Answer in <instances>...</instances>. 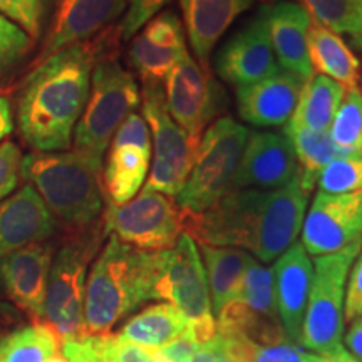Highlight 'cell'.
Segmentation results:
<instances>
[{
    "mask_svg": "<svg viewBox=\"0 0 362 362\" xmlns=\"http://www.w3.org/2000/svg\"><path fill=\"white\" fill-rule=\"evenodd\" d=\"M317 187L324 193H362V151L334 160L320 173Z\"/></svg>",
    "mask_w": 362,
    "mask_h": 362,
    "instance_id": "836d02e7",
    "label": "cell"
},
{
    "mask_svg": "<svg viewBox=\"0 0 362 362\" xmlns=\"http://www.w3.org/2000/svg\"><path fill=\"white\" fill-rule=\"evenodd\" d=\"M101 42L86 40L34 66L17 99V129L33 151H67L83 116Z\"/></svg>",
    "mask_w": 362,
    "mask_h": 362,
    "instance_id": "7a4b0ae2",
    "label": "cell"
},
{
    "mask_svg": "<svg viewBox=\"0 0 362 362\" xmlns=\"http://www.w3.org/2000/svg\"><path fill=\"white\" fill-rule=\"evenodd\" d=\"M253 344L238 337L216 332L210 341L203 342L187 362H248Z\"/></svg>",
    "mask_w": 362,
    "mask_h": 362,
    "instance_id": "d590c367",
    "label": "cell"
},
{
    "mask_svg": "<svg viewBox=\"0 0 362 362\" xmlns=\"http://www.w3.org/2000/svg\"><path fill=\"white\" fill-rule=\"evenodd\" d=\"M59 334L44 320L13 330L0 341V362H49L61 352Z\"/></svg>",
    "mask_w": 362,
    "mask_h": 362,
    "instance_id": "4dcf8cb0",
    "label": "cell"
},
{
    "mask_svg": "<svg viewBox=\"0 0 362 362\" xmlns=\"http://www.w3.org/2000/svg\"><path fill=\"white\" fill-rule=\"evenodd\" d=\"M280 69L260 13L230 39L216 57L218 76L235 88L259 83Z\"/></svg>",
    "mask_w": 362,
    "mask_h": 362,
    "instance_id": "ffe728a7",
    "label": "cell"
},
{
    "mask_svg": "<svg viewBox=\"0 0 362 362\" xmlns=\"http://www.w3.org/2000/svg\"><path fill=\"white\" fill-rule=\"evenodd\" d=\"M200 346L202 342L194 336L193 330L188 329L178 339H175L173 342H170L168 346L160 349V352L168 362H187Z\"/></svg>",
    "mask_w": 362,
    "mask_h": 362,
    "instance_id": "60d3db41",
    "label": "cell"
},
{
    "mask_svg": "<svg viewBox=\"0 0 362 362\" xmlns=\"http://www.w3.org/2000/svg\"><path fill=\"white\" fill-rule=\"evenodd\" d=\"M141 116L151 134V168L143 189L176 198L187 183L200 141L189 138L170 116L163 83H143Z\"/></svg>",
    "mask_w": 362,
    "mask_h": 362,
    "instance_id": "30bf717a",
    "label": "cell"
},
{
    "mask_svg": "<svg viewBox=\"0 0 362 362\" xmlns=\"http://www.w3.org/2000/svg\"><path fill=\"white\" fill-rule=\"evenodd\" d=\"M49 362H67V361L64 359V356H62V354H61V352H59V354H57V356H54V357H52V359H51V361H49Z\"/></svg>",
    "mask_w": 362,
    "mask_h": 362,
    "instance_id": "bcb514c9",
    "label": "cell"
},
{
    "mask_svg": "<svg viewBox=\"0 0 362 362\" xmlns=\"http://www.w3.org/2000/svg\"><path fill=\"white\" fill-rule=\"evenodd\" d=\"M151 168V134L139 112L119 126L107 148L103 168V193L106 205L119 206L133 200L146 183Z\"/></svg>",
    "mask_w": 362,
    "mask_h": 362,
    "instance_id": "4fadbf2b",
    "label": "cell"
},
{
    "mask_svg": "<svg viewBox=\"0 0 362 362\" xmlns=\"http://www.w3.org/2000/svg\"><path fill=\"white\" fill-rule=\"evenodd\" d=\"M257 0H180L183 27L198 64L208 67L211 52L228 27Z\"/></svg>",
    "mask_w": 362,
    "mask_h": 362,
    "instance_id": "d4e9b609",
    "label": "cell"
},
{
    "mask_svg": "<svg viewBox=\"0 0 362 362\" xmlns=\"http://www.w3.org/2000/svg\"><path fill=\"white\" fill-rule=\"evenodd\" d=\"M250 129L232 117H218L203 133L185 187L175 198L183 210L200 214L232 189Z\"/></svg>",
    "mask_w": 362,
    "mask_h": 362,
    "instance_id": "ba28073f",
    "label": "cell"
},
{
    "mask_svg": "<svg viewBox=\"0 0 362 362\" xmlns=\"http://www.w3.org/2000/svg\"><path fill=\"white\" fill-rule=\"evenodd\" d=\"M54 255L52 243L40 242L0 259V287L4 293L35 320H44Z\"/></svg>",
    "mask_w": 362,
    "mask_h": 362,
    "instance_id": "d6986e66",
    "label": "cell"
},
{
    "mask_svg": "<svg viewBox=\"0 0 362 362\" xmlns=\"http://www.w3.org/2000/svg\"><path fill=\"white\" fill-rule=\"evenodd\" d=\"M187 54L183 22L173 11H163L131 39L128 57L143 83H163Z\"/></svg>",
    "mask_w": 362,
    "mask_h": 362,
    "instance_id": "ac0fdd59",
    "label": "cell"
},
{
    "mask_svg": "<svg viewBox=\"0 0 362 362\" xmlns=\"http://www.w3.org/2000/svg\"><path fill=\"white\" fill-rule=\"evenodd\" d=\"M188 329L185 317L173 305L161 302L144 307L138 314L129 317L116 336L146 349L160 351Z\"/></svg>",
    "mask_w": 362,
    "mask_h": 362,
    "instance_id": "83f0119b",
    "label": "cell"
},
{
    "mask_svg": "<svg viewBox=\"0 0 362 362\" xmlns=\"http://www.w3.org/2000/svg\"><path fill=\"white\" fill-rule=\"evenodd\" d=\"M200 257L205 269L214 315L228 304L237 293L240 282L253 257L245 250L232 247L200 245Z\"/></svg>",
    "mask_w": 362,
    "mask_h": 362,
    "instance_id": "4316f807",
    "label": "cell"
},
{
    "mask_svg": "<svg viewBox=\"0 0 362 362\" xmlns=\"http://www.w3.org/2000/svg\"><path fill=\"white\" fill-rule=\"evenodd\" d=\"M282 133L287 136L296 153L302 187L312 193L320 173L344 153L334 144L329 131H312L285 124Z\"/></svg>",
    "mask_w": 362,
    "mask_h": 362,
    "instance_id": "f546056e",
    "label": "cell"
},
{
    "mask_svg": "<svg viewBox=\"0 0 362 362\" xmlns=\"http://www.w3.org/2000/svg\"><path fill=\"white\" fill-rule=\"evenodd\" d=\"M305 81L280 69L269 78L237 88L238 115L257 128H279L291 121Z\"/></svg>",
    "mask_w": 362,
    "mask_h": 362,
    "instance_id": "603a6c76",
    "label": "cell"
},
{
    "mask_svg": "<svg viewBox=\"0 0 362 362\" xmlns=\"http://www.w3.org/2000/svg\"><path fill=\"white\" fill-rule=\"evenodd\" d=\"M126 7L128 0H56L51 24L34 66L71 45L90 40L123 16Z\"/></svg>",
    "mask_w": 362,
    "mask_h": 362,
    "instance_id": "e0dca14e",
    "label": "cell"
},
{
    "mask_svg": "<svg viewBox=\"0 0 362 362\" xmlns=\"http://www.w3.org/2000/svg\"><path fill=\"white\" fill-rule=\"evenodd\" d=\"M309 200L300 178L280 189H230L200 214L181 208L183 230L200 245L240 248L270 264L297 242Z\"/></svg>",
    "mask_w": 362,
    "mask_h": 362,
    "instance_id": "6da1fadb",
    "label": "cell"
},
{
    "mask_svg": "<svg viewBox=\"0 0 362 362\" xmlns=\"http://www.w3.org/2000/svg\"><path fill=\"white\" fill-rule=\"evenodd\" d=\"M309 13L317 24L327 27L336 34L357 33V6L359 0H291Z\"/></svg>",
    "mask_w": 362,
    "mask_h": 362,
    "instance_id": "d6a6232c",
    "label": "cell"
},
{
    "mask_svg": "<svg viewBox=\"0 0 362 362\" xmlns=\"http://www.w3.org/2000/svg\"><path fill=\"white\" fill-rule=\"evenodd\" d=\"M57 228L40 194L30 183L0 202V259L34 243L47 242Z\"/></svg>",
    "mask_w": 362,
    "mask_h": 362,
    "instance_id": "7402d4cb",
    "label": "cell"
},
{
    "mask_svg": "<svg viewBox=\"0 0 362 362\" xmlns=\"http://www.w3.org/2000/svg\"><path fill=\"white\" fill-rule=\"evenodd\" d=\"M163 89L175 123L189 138L200 141L208 124L223 107L220 86L211 78L210 69L202 67L188 52L163 81Z\"/></svg>",
    "mask_w": 362,
    "mask_h": 362,
    "instance_id": "5bb4252c",
    "label": "cell"
},
{
    "mask_svg": "<svg viewBox=\"0 0 362 362\" xmlns=\"http://www.w3.org/2000/svg\"><path fill=\"white\" fill-rule=\"evenodd\" d=\"M307 51L314 74L336 81L344 89H359L361 59L352 52L342 35L310 21L307 30Z\"/></svg>",
    "mask_w": 362,
    "mask_h": 362,
    "instance_id": "484cf974",
    "label": "cell"
},
{
    "mask_svg": "<svg viewBox=\"0 0 362 362\" xmlns=\"http://www.w3.org/2000/svg\"><path fill=\"white\" fill-rule=\"evenodd\" d=\"M336 146L346 153L362 151V93L361 89H349L344 94L329 129Z\"/></svg>",
    "mask_w": 362,
    "mask_h": 362,
    "instance_id": "1f68e13d",
    "label": "cell"
},
{
    "mask_svg": "<svg viewBox=\"0 0 362 362\" xmlns=\"http://www.w3.org/2000/svg\"><path fill=\"white\" fill-rule=\"evenodd\" d=\"M346 89L325 76L314 74L302 86L296 111L288 126L312 131H329Z\"/></svg>",
    "mask_w": 362,
    "mask_h": 362,
    "instance_id": "f1b7e54d",
    "label": "cell"
},
{
    "mask_svg": "<svg viewBox=\"0 0 362 362\" xmlns=\"http://www.w3.org/2000/svg\"><path fill=\"white\" fill-rule=\"evenodd\" d=\"M361 66H362V61H361ZM359 89H361V93H362V67H361V83H359Z\"/></svg>",
    "mask_w": 362,
    "mask_h": 362,
    "instance_id": "7dc6e473",
    "label": "cell"
},
{
    "mask_svg": "<svg viewBox=\"0 0 362 362\" xmlns=\"http://www.w3.org/2000/svg\"><path fill=\"white\" fill-rule=\"evenodd\" d=\"M259 13L279 66L304 81L314 76L307 51V30L312 21L309 13L291 0L264 6Z\"/></svg>",
    "mask_w": 362,
    "mask_h": 362,
    "instance_id": "cb8c5ba5",
    "label": "cell"
},
{
    "mask_svg": "<svg viewBox=\"0 0 362 362\" xmlns=\"http://www.w3.org/2000/svg\"><path fill=\"white\" fill-rule=\"evenodd\" d=\"M362 238V193L317 192L300 230V243L312 257L336 253Z\"/></svg>",
    "mask_w": 362,
    "mask_h": 362,
    "instance_id": "9a60e30c",
    "label": "cell"
},
{
    "mask_svg": "<svg viewBox=\"0 0 362 362\" xmlns=\"http://www.w3.org/2000/svg\"><path fill=\"white\" fill-rule=\"evenodd\" d=\"M141 106V89L134 76L115 57H101L90 76V90L84 112L76 126V151L103 163L112 136Z\"/></svg>",
    "mask_w": 362,
    "mask_h": 362,
    "instance_id": "8992f818",
    "label": "cell"
},
{
    "mask_svg": "<svg viewBox=\"0 0 362 362\" xmlns=\"http://www.w3.org/2000/svg\"><path fill=\"white\" fill-rule=\"evenodd\" d=\"M272 274L280 324L288 341L300 344L302 325L314 275V262L310 260L304 245L296 242L275 260Z\"/></svg>",
    "mask_w": 362,
    "mask_h": 362,
    "instance_id": "44dd1931",
    "label": "cell"
},
{
    "mask_svg": "<svg viewBox=\"0 0 362 362\" xmlns=\"http://www.w3.org/2000/svg\"><path fill=\"white\" fill-rule=\"evenodd\" d=\"M171 0H128L124 17L121 24L117 25L119 39L128 42L134 37L153 17L163 12Z\"/></svg>",
    "mask_w": 362,
    "mask_h": 362,
    "instance_id": "74e56055",
    "label": "cell"
},
{
    "mask_svg": "<svg viewBox=\"0 0 362 362\" xmlns=\"http://www.w3.org/2000/svg\"><path fill=\"white\" fill-rule=\"evenodd\" d=\"M354 40L362 47V0H359V6H357V33Z\"/></svg>",
    "mask_w": 362,
    "mask_h": 362,
    "instance_id": "f6af8a7d",
    "label": "cell"
},
{
    "mask_svg": "<svg viewBox=\"0 0 362 362\" xmlns=\"http://www.w3.org/2000/svg\"><path fill=\"white\" fill-rule=\"evenodd\" d=\"M153 300L173 305L202 344L216 334L205 269L197 242L183 233L171 250L160 252Z\"/></svg>",
    "mask_w": 362,
    "mask_h": 362,
    "instance_id": "9c48e42d",
    "label": "cell"
},
{
    "mask_svg": "<svg viewBox=\"0 0 362 362\" xmlns=\"http://www.w3.org/2000/svg\"><path fill=\"white\" fill-rule=\"evenodd\" d=\"M49 2L51 0H0V13L35 42L44 29Z\"/></svg>",
    "mask_w": 362,
    "mask_h": 362,
    "instance_id": "e575fe53",
    "label": "cell"
},
{
    "mask_svg": "<svg viewBox=\"0 0 362 362\" xmlns=\"http://www.w3.org/2000/svg\"><path fill=\"white\" fill-rule=\"evenodd\" d=\"M344 342H346L347 351L357 361L362 362V317H357L356 320H352L349 330L344 336Z\"/></svg>",
    "mask_w": 362,
    "mask_h": 362,
    "instance_id": "b9f144b4",
    "label": "cell"
},
{
    "mask_svg": "<svg viewBox=\"0 0 362 362\" xmlns=\"http://www.w3.org/2000/svg\"><path fill=\"white\" fill-rule=\"evenodd\" d=\"M13 131V116L11 101L6 96H0V143Z\"/></svg>",
    "mask_w": 362,
    "mask_h": 362,
    "instance_id": "7bdbcfd3",
    "label": "cell"
},
{
    "mask_svg": "<svg viewBox=\"0 0 362 362\" xmlns=\"http://www.w3.org/2000/svg\"><path fill=\"white\" fill-rule=\"evenodd\" d=\"M307 362H361V361H357L349 351L344 349L342 352H339V354H334V356H319V354H312L310 352V357Z\"/></svg>",
    "mask_w": 362,
    "mask_h": 362,
    "instance_id": "ee69618b",
    "label": "cell"
},
{
    "mask_svg": "<svg viewBox=\"0 0 362 362\" xmlns=\"http://www.w3.org/2000/svg\"><path fill=\"white\" fill-rule=\"evenodd\" d=\"M300 178L293 148L284 133L250 131L232 189H280Z\"/></svg>",
    "mask_w": 362,
    "mask_h": 362,
    "instance_id": "2e32d148",
    "label": "cell"
},
{
    "mask_svg": "<svg viewBox=\"0 0 362 362\" xmlns=\"http://www.w3.org/2000/svg\"><path fill=\"white\" fill-rule=\"evenodd\" d=\"M33 47L34 40L0 13V79L19 66Z\"/></svg>",
    "mask_w": 362,
    "mask_h": 362,
    "instance_id": "8d00e7d4",
    "label": "cell"
},
{
    "mask_svg": "<svg viewBox=\"0 0 362 362\" xmlns=\"http://www.w3.org/2000/svg\"><path fill=\"white\" fill-rule=\"evenodd\" d=\"M160 252L110 237L90 265L84 291L83 337L107 336L117 322L153 300Z\"/></svg>",
    "mask_w": 362,
    "mask_h": 362,
    "instance_id": "3957f363",
    "label": "cell"
},
{
    "mask_svg": "<svg viewBox=\"0 0 362 362\" xmlns=\"http://www.w3.org/2000/svg\"><path fill=\"white\" fill-rule=\"evenodd\" d=\"M357 317H362V248L349 270L344 302V320L351 324Z\"/></svg>",
    "mask_w": 362,
    "mask_h": 362,
    "instance_id": "ab89813d",
    "label": "cell"
},
{
    "mask_svg": "<svg viewBox=\"0 0 362 362\" xmlns=\"http://www.w3.org/2000/svg\"><path fill=\"white\" fill-rule=\"evenodd\" d=\"M22 178L37 189L51 214L71 230L96 223L104 210L103 163L76 151H33L22 158Z\"/></svg>",
    "mask_w": 362,
    "mask_h": 362,
    "instance_id": "277c9868",
    "label": "cell"
},
{
    "mask_svg": "<svg viewBox=\"0 0 362 362\" xmlns=\"http://www.w3.org/2000/svg\"><path fill=\"white\" fill-rule=\"evenodd\" d=\"M216 319V332L253 346H277L288 341L275 305L274 274L257 259L247 267L237 293Z\"/></svg>",
    "mask_w": 362,
    "mask_h": 362,
    "instance_id": "8fae6325",
    "label": "cell"
},
{
    "mask_svg": "<svg viewBox=\"0 0 362 362\" xmlns=\"http://www.w3.org/2000/svg\"><path fill=\"white\" fill-rule=\"evenodd\" d=\"M104 237L103 220H98L86 228L71 230V235L54 255L44 322L56 330L62 342L83 337L86 280Z\"/></svg>",
    "mask_w": 362,
    "mask_h": 362,
    "instance_id": "5b68a950",
    "label": "cell"
},
{
    "mask_svg": "<svg viewBox=\"0 0 362 362\" xmlns=\"http://www.w3.org/2000/svg\"><path fill=\"white\" fill-rule=\"evenodd\" d=\"M362 248V238L330 255L315 257L300 346L312 354L334 356L344 347V302L349 270Z\"/></svg>",
    "mask_w": 362,
    "mask_h": 362,
    "instance_id": "52a82bcc",
    "label": "cell"
},
{
    "mask_svg": "<svg viewBox=\"0 0 362 362\" xmlns=\"http://www.w3.org/2000/svg\"><path fill=\"white\" fill-rule=\"evenodd\" d=\"M22 155L19 144L6 141L0 144V202L16 192L19 180L22 178Z\"/></svg>",
    "mask_w": 362,
    "mask_h": 362,
    "instance_id": "f35d334b",
    "label": "cell"
},
{
    "mask_svg": "<svg viewBox=\"0 0 362 362\" xmlns=\"http://www.w3.org/2000/svg\"><path fill=\"white\" fill-rule=\"evenodd\" d=\"M106 237L144 252H165L176 247L183 230V210L175 198L143 189L124 205H106L103 215Z\"/></svg>",
    "mask_w": 362,
    "mask_h": 362,
    "instance_id": "7c38bea8",
    "label": "cell"
}]
</instances>
